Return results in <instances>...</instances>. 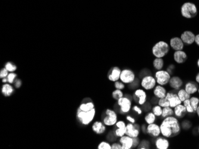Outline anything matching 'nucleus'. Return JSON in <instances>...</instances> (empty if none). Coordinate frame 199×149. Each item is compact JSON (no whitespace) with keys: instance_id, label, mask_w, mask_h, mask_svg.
<instances>
[{"instance_id":"1","label":"nucleus","mask_w":199,"mask_h":149,"mask_svg":"<svg viewBox=\"0 0 199 149\" xmlns=\"http://www.w3.org/2000/svg\"><path fill=\"white\" fill-rule=\"evenodd\" d=\"M161 135L168 139L176 137L181 133L182 128L178 118L170 116L161 119Z\"/></svg>"},{"instance_id":"2","label":"nucleus","mask_w":199,"mask_h":149,"mask_svg":"<svg viewBox=\"0 0 199 149\" xmlns=\"http://www.w3.org/2000/svg\"><path fill=\"white\" fill-rule=\"evenodd\" d=\"M132 95L125 94L116 101V105L119 108V112L122 115L128 114L132 108Z\"/></svg>"},{"instance_id":"3","label":"nucleus","mask_w":199,"mask_h":149,"mask_svg":"<svg viewBox=\"0 0 199 149\" xmlns=\"http://www.w3.org/2000/svg\"><path fill=\"white\" fill-rule=\"evenodd\" d=\"M96 115L95 108L88 112L82 111L77 108V118L79 122L83 126H86L91 124Z\"/></svg>"},{"instance_id":"4","label":"nucleus","mask_w":199,"mask_h":149,"mask_svg":"<svg viewBox=\"0 0 199 149\" xmlns=\"http://www.w3.org/2000/svg\"><path fill=\"white\" fill-rule=\"evenodd\" d=\"M170 51V45L165 41L157 42L152 48L153 55L156 58H163L167 55Z\"/></svg>"},{"instance_id":"5","label":"nucleus","mask_w":199,"mask_h":149,"mask_svg":"<svg viewBox=\"0 0 199 149\" xmlns=\"http://www.w3.org/2000/svg\"><path fill=\"white\" fill-rule=\"evenodd\" d=\"M104 115L102 118V121L107 127L114 126L119 119L117 112L113 109H106L104 111Z\"/></svg>"},{"instance_id":"6","label":"nucleus","mask_w":199,"mask_h":149,"mask_svg":"<svg viewBox=\"0 0 199 149\" xmlns=\"http://www.w3.org/2000/svg\"><path fill=\"white\" fill-rule=\"evenodd\" d=\"M147 92L142 88L135 89L132 94V100L135 104L143 106L148 101V94Z\"/></svg>"},{"instance_id":"7","label":"nucleus","mask_w":199,"mask_h":149,"mask_svg":"<svg viewBox=\"0 0 199 149\" xmlns=\"http://www.w3.org/2000/svg\"><path fill=\"white\" fill-rule=\"evenodd\" d=\"M157 85L154 76L151 74H147L141 78L139 85L142 89L147 92H151Z\"/></svg>"},{"instance_id":"8","label":"nucleus","mask_w":199,"mask_h":149,"mask_svg":"<svg viewBox=\"0 0 199 149\" xmlns=\"http://www.w3.org/2000/svg\"><path fill=\"white\" fill-rule=\"evenodd\" d=\"M154 76L156 80L157 85L161 86H168L169 82L171 78V75L166 70L156 71L154 72Z\"/></svg>"},{"instance_id":"9","label":"nucleus","mask_w":199,"mask_h":149,"mask_svg":"<svg viewBox=\"0 0 199 149\" xmlns=\"http://www.w3.org/2000/svg\"><path fill=\"white\" fill-rule=\"evenodd\" d=\"M181 14L185 18L192 19L197 14V9L196 5L192 2H185L181 7Z\"/></svg>"},{"instance_id":"10","label":"nucleus","mask_w":199,"mask_h":149,"mask_svg":"<svg viewBox=\"0 0 199 149\" xmlns=\"http://www.w3.org/2000/svg\"><path fill=\"white\" fill-rule=\"evenodd\" d=\"M136 76L135 72L128 68H125L121 71L120 80L124 84L130 85L136 80Z\"/></svg>"},{"instance_id":"11","label":"nucleus","mask_w":199,"mask_h":149,"mask_svg":"<svg viewBox=\"0 0 199 149\" xmlns=\"http://www.w3.org/2000/svg\"><path fill=\"white\" fill-rule=\"evenodd\" d=\"M141 133V126L138 123L132 124L130 122L127 123L126 127L125 135H128L132 138L139 137Z\"/></svg>"},{"instance_id":"12","label":"nucleus","mask_w":199,"mask_h":149,"mask_svg":"<svg viewBox=\"0 0 199 149\" xmlns=\"http://www.w3.org/2000/svg\"><path fill=\"white\" fill-rule=\"evenodd\" d=\"M147 135L154 139L161 135L160 124L157 122H154L147 125Z\"/></svg>"},{"instance_id":"13","label":"nucleus","mask_w":199,"mask_h":149,"mask_svg":"<svg viewBox=\"0 0 199 149\" xmlns=\"http://www.w3.org/2000/svg\"><path fill=\"white\" fill-rule=\"evenodd\" d=\"M153 145L156 149H168L170 147V141L168 138L161 135L154 139Z\"/></svg>"},{"instance_id":"14","label":"nucleus","mask_w":199,"mask_h":149,"mask_svg":"<svg viewBox=\"0 0 199 149\" xmlns=\"http://www.w3.org/2000/svg\"><path fill=\"white\" fill-rule=\"evenodd\" d=\"M126 124L127 123H126V122L122 119L118 120L115 124L113 130L117 138H120L125 135Z\"/></svg>"},{"instance_id":"15","label":"nucleus","mask_w":199,"mask_h":149,"mask_svg":"<svg viewBox=\"0 0 199 149\" xmlns=\"http://www.w3.org/2000/svg\"><path fill=\"white\" fill-rule=\"evenodd\" d=\"M165 98L168 101L170 104V107L174 108L178 105L182 103L183 102L179 99L176 92L174 90H170L168 92Z\"/></svg>"},{"instance_id":"16","label":"nucleus","mask_w":199,"mask_h":149,"mask_svg":"<svg viewBox=\"0 0 199 149\" xmlns=\"http://www.w3.org/2000/svg\"><path fill=\"white\" fill-rule=\"evenodd\" d=\"M184 85V81L182 79L177 76H171L169 82L168 86L172 90L178 91L182 88Z\"/></svg>"},{"instance_id":"17","label":"nucleus","mask_w":199,"mask_h":149,"mask_svg":"<svg viewBox=\"0 0 199 149\" xmlns=\"http://www.w3.org/2000/svg\"><path fill=\"white\" fill-rule=\"evenodd\" d=\"M107 126L104 124L101 121H95L92 123V131L97 135H103L107 131Z\"/></svg>"},{"instance_id":"18","label":"nucleus","mask_w":199,"mask_h":149,"mask_svg":"<svg viewBox=\"0 0 199 149\" xmlns=\"http://www.w3.org/2000/svg\"><path fill=\"white\" fill-rule=\"evenodd\" d=\"M121 71V68L118 67H112L107 74V79L109 81L113 83L119 80Z\"/></svg>"},{"instance_id":"19","label":"nucleus","mask_w":199,"mask_h":149,"mask_svg":"<svg viewBox=\"0 0 199 149\" xmlns=\"http://www.w3.org/2000/svg\"><path fill=\"white\" fill-rule=\"evenodd\" d=\"M168 90L165 86H161L159 85H157L152 90L153 95L157 99L165 98L166 96Z\"/></svg>"},{"instance_id":"20","label":"nucleus","mask_w":199,"mask_h":149,"mask_svg":"<svg viewBox=\"0 0 199 149\" xmlns=\"http://www.w3.org/2000/svg\"><path fill=\"white\" fill-rule=\"evenodd\" d=\"M169 45L170 47L175 51L183 50L184 47V42H183L181 38L178 37H174L170 39L169 41Z\"/></svg>"},{"instance_id":"21","label":"nucleus","mask_w":199,"mask_h":149,"mask_svg":"<svg viewBox=\"0 0 199 149\" xmlns=\"http://www.w3.org/2000/svg\"><path fill=\"white\" fill-rule=\"evenodd\" d=\"M196 35L191 31H185L181 34V39L186 45H192L195 41Z\"/></svg>"},{"instance_id":"22","label":"nucleus","mask_w":199,"mask_h":149,"mask_svg":"<svg viewBox=\"0 0 199 149\" xmlns=\"http://www.w3.org/2000/svg\"><path fill=\"white\" fill-rule=\"evenodd\" d=\"M119 141L122 146V149H133V138L125 135L120 137Z\"/></svg>"},{"instance_id":"23","label":"nucleus","mask_w":199,"mask_h":149,"mask_svg":"<svg viewBox=\"0 0 199 149\" xmlns=\"http://www.w3.org/2000/svg\"><path fill=\"white\" fill-rule=\"evenodd\" d=\"M174 116L178 119H183L187 114L186 108L183 103L178 105L174 108Z\"/></svg>"},{"instance_id":"24","label":"nucleus","mask_w":199,"mask_h":149,"mask_svg":"<svg viewBox=\"0 0 199 149\" xmlns=\"http://www.w3.org/2000/svg\"><path fill=\"white\" fill-rule=\"evenodd\" d=\"M174 60L177 64H183L187 60V55L183 50L176 51L174 53Z\"/></svg>"},{"instance_id":"25","label":"nucleus","mask_w":199,"mask_h":149,"mask_svg":"<svg viewBox=\"0 0 199 149\" xmlns=\"http://www.w3.org/2000/svg\"><path fill=\"white\" fill-rule=\"evenodd\" d=\"M196 82L194 81H188L185 84L184 89L185 91L190 95H193L197 93L198 91V86L196 84Z\"/></svg>"},{"instance_id":"26","label":"nucleus","mask_w":199,"mask_h":149,"mask_svg":"<svg viewBox=\"0 0 199 149\" xmlns=\"http://www.w3.org/2000/svg\"><path fill=\"white\" fill-rule=\"evenodd\" d=\"M1 90L3 96L5 97H10L15 92V87L8 83H4L1 87Z\"/></svg>"},{"instance_id":"27","label":"nucleus","mask_w":199,"mask_h":149,"mask_svg":"<svg viewBox=\"0 0 199 149\" xmlns=\"http://www.w3.org/2000/svg\"><path fill=\"white\" fill-rule=\"evenodd\" d=\"M78 108L82 111L88 112L95 108V104L91 99H89V101L82 102Z\"/></svg>"},{"instance_id":"28","label":"nucleus","mask_w":199,"mask_h":149,"mask_svg":"<svg viewBox=\"0 0 199 149\" xmlns=\"http://www.w3.org/2000/svg\"><path fill=\"white\" fill-rule=\"evenodd\" d=\"M157 117L153 114L152 110L147 112L144 117V123H146L147 125L156 122L157 121Z\"/></svg>"},{"instance_id":"29","label":"nucleus","mask_w":199,"mask_h":149,"mask_svg":"<svg viewBox=\"0 0 199 149\" xmlns=\"http://www.w3.org/2000/svg\"><path fill=\"white\" fill-rule=\"evenodd\" d=\"M164 65H165V62L162 58H156L153 60V67L156 71L163 70L164 67Z\"/></svg>"},{"instance_id":"30","label":"nucleus","mask_w":199,"mask_h":149,"mask_svg":"<svg viewBox=\"0 0 199 149\" xmlns=\"http://www.w3.org/2000/svg\"><path fill=\"white\" fill-rule=\"evenodd\" d=\"M176 93L182 102H184L187 99H189L192 96V95L188 94L183 88H181L179 90H178Z\"/></svg>"},{"instance_id":"31","label":"nucleus","mask_w":199,"mask_h":149,"mask_svg":"<svg viewBox=\"0 0 199 149\" xmlns=\"http://www.w3.org/2000/svg\"><path fill=\"white\" fill-rule=\"evenodd\" d=\"M170 116H174V108H172L170 106L163 108L161 118L163 119V118H166V117H170Z\"/></svg>"},{"instance_id":"32","label":"nucleus","mask_w":199,"mask_h":149,"mask_svg":"<svg viewBox=\"0 0 199 149\" xmlns=\"http://www.w3.org/2000/svg\"><path fill=\"white\" fill-rule=\"evenodd\" d=\"M162 110L163 108H161L158 104H156L152 106L151 110L157 118H161L162 114Z\"/></svg>"},{"instance_id":"33","label":"nucleus","mask_w":199,"mask_h":149,"mask_svg":"<svg viewBox=\"0 0 199 149\" xmlns=\"http://www.w3.org/2000/svg\"><path fill=\"white\" fill-rule=\"evenodd\" d=\"M152 146V143L147 139H143L140 141V143L138 146L137 149H150Z\"/></svg>"},{"instance_id":"34","label":"nucleus","mask_w":199,"mask_h":149,"mask_svg":"<svg viewBox=\"0 0 199 149\" xmlns=\"http://www.w3.org/2000/svg\"><path fill=\"white\" fill-rule=\"evenodd\" d=\"M124 96L125 94L123 92V90H119V89H115L112 93V97L116 101H117V100H119L120 98Z\"/></svg>"},{"instance_id":"35","label":"nucleus","mask_w":199,"mask_h":149,"mask_svg":"<svg viewBox=\"0 0 199 149\" xmlns=\"http://www.w3.org/2000/svg\"><path fill=\"white\" fill-rule=\"evenodd\" d=\"M190 102L192 105V108L194 112H196V110H197V107L199 105V97L197 96H191L190 98Z\"/></svg>"},{"instance_id":"36","label":"nucleus","mask_w":199,"mask_h":149,"mask_svg":"<svg viewBox=\"0 0 199 149\" xmlns=\"http://www.w3.org/2000/svg\"><path fill=\"white\" fill-rule=\"evenodd\" d=\"M98 149H112V144L108 141H102L97 146Z\"/></svg>"},{"instance_id":"37","label":"nucleus","mask_w":199,"mask_h":149,"mask_svg":"<svg viewBox=\"0 0 199 149\" xmlns=\"http://www.w3.org/2000/svg\"><path fill=\"white\" fill-rule=\"evenodd\" d=\"M183 104L184 105L187 110V112L188 114H194L196 113L194 112V110L192 109V105L190 104V99H187L185 101L183 102Z\"/></svg>"},{"instance_id":"38","label":"nucleus","mask_w":199,"mask_h":149,"mask_svg":"<svg viewBox=\"0 0 199 149\" xmlns=\"http://www.w3.org/2000/svg\"><path fill=\"white\" fill-rule=\"evenodd\" d=\"M8 83L12 85L14 84L15 79L17 78V74L15 72H10L7 77Z\"/></svg>"},{"instance_id":"39","label":"nucleus","mask_w":199,"mask_h":149,"mask_svg":"<svg viewBox=\"0 0 199 149\" xmlns=\"http://www.w3.org/2000/svg\"><path fill=\"white\" fill-rule=\"evenodd\" d=\"M140 106H141L138 105L137 104H135L132 106V110L138 115H142L144 110H143V108H141Z\"/></svg>"},{"instance_id":"40","label":"nucleus","mask_w":199,"mask_h":149,"mask_svg":"<svg viewBox=\"0 0 199 149\" xmlns=\"http://www.w3.org/2000/svg\"><path fill=\"white\" fill-rule=\"evenodd\" d=\"M9 72H15L17 70V66L14 63L7 62L5 64L4 67Z\"/></svg>"},{"instance_id":"41","label":"nucleus","mask_w":199,"mask_h":149,"mask_svg":"<svg viewBox=\"0 0 199 149\" xmlns=\"http://www.w3.org/2000/svg\"><path fill=\"white\" fill-rule=\"evenodd\" d=\"M114 87H115V89H119V90H123L126 87V85L124 84L119 80L118 81H116L114 82Z\"/></svg>"},{"instance_id":"42","label":"nucleus","mask_w":199,"mask_h":149,"mask_svg":"<svg viewBox=\"0 0 199 149\" xmlns=\"http://www.w3.org/2000/svg\"><path fill=\"white\" fill-rule=\"evenodd\" d=\"M157 104L161 106V108H165V107H167V106H169L170 104L168 101L165 97V98H161V99H159L158 100V102Z\"/></svg>"},{"instance_id":"43","label":"nucleus","mask_w":199,"mask_h":149,"mask_svg":"<svg viewBox=\"0 0 199 149\" xmlns=\"http://www.w3.org/2000/svg\"><path fill=\"white\" fill-rule=\"evenodd\" d=\"M117 137L116 136V135L115 134V133L113 131V130L112 131H110L108 134H107V141L110 142V143H113L114 141H116V139Z\"/></svg>"},{"instance_id":"44","label":"nucleus","mask_w":199,"mask_h":149,"mask_svg":"<svg viewBox=\"0 0 199 149\" xmlns=\"http://www.w3.org/2000/svg\"><path fill=\"white\" fill-rule=\"evenodd\" d=\"M181 126L182 129H183V130H188L192 126V123L188 120H184L181 123Z\"/></svg>"},{"instance_id":"45","label":"nucleus","mask_w":199,"mask_h":149,"mask_svg":"<svg viewBox=\"0 0 199 149\" xmlns=\"http://www.w3.org/2000/svg\"><path fill=\"white\" fill-rule=\"evenodd\" d=\"M9 71L4 67V68H2L1 70H0V79H2L3 78H5V77H7L9 74L8 72Z\"/></svg>"},{"instance_id":"46","label":"nucleus","mask_w":199,"mask_h":149,"mask_svg":"<svg viewBox=\"0 0 199 149\" xmlns=\"http://www.w3.org/2000/svg\"><path fill=\"white\" fill-rule=\"evenodd\" d=\"M111 144L112 149H122V146L119 141H114Z\"/></svg>"},{"instance_id":"47","label":"nucleus","mask_w":199,"mask_h":149,"mask_svg":"<svg viewBox=\"0 0 199 149\" xmlns=\"http://www.w3.org/2000/svg\"><path fill=\"white\" fill-rule=\"evenodd\" d=\"M126 121H127L128 122H130L132 124H135L136 123V119L134 118L133 116L127 114L125 117Z\"/></svg>"},{"instance_id":"48","label":"nucleus","mask_w":199,"mask_h":149,"mask_svg":"<svg viewBox=\"0 0 199 149\" xmlns=\"http://www.w3.org/2000/svg\"><path fill=\"white\" fill-rule=\"evenodd\" d=\"M133 149H135V148H137L138 147L139 143H140V141H141V139L139 138V137H135V138H133Z\"/></svg>"},{"instance_id":"49","label":"nucleus","mask_w":199,"mask_h":149,"mask_svg":"<svg viewBox=\"0 0 199 149\" xmlns=\"http://www.w3.org/2000/svg\"><path fill=\"white\" fill-rule=\"evenodd\" d=\"M22 85V81L19 79H15V81L14 83V87L15 89H19L20 88Z\"/></svg>"},{"instance_id":"50","label":"nucleus","mask_w":199,"mask_h":149,"mask_svg":"<svg viewBox=\"0 0 199 149\" xmlns=\"http://www.w3.org/2000/svg\"><path fill=\"white\" fill-rule=\"evenodd\" d=\"M175 65H174L173 64L169 65L168 67H167L166 70L168 71L169 72L170 74V75H171V76H172V74L174 73V71L175 68Z\"/></svg>"},{"instance_id":"51","label":"nucleus","mask_w":199,"mask_h":149,"mask_svg":"<svg viewBox=\"0 0 199 149\" xmlns=\"http://www.w3.org/2000/svg\"><path fill=\"white\" fill-rule=\"evenodd\" d=\"M141 131L142 133L147 135V124L146 123H144L141 126Z\"/></svg>"},{"instance_id":"52","label":"nucleus","mask_w":199,"mask_h":149,"mask_svg":"<svg viewBox=\"0 0 199 149\" xmlns=\"http://www.w3.org/2000/svg\"><path fill=\"white\" fill-rule=\"evenodd\" d=\"M194 42L197 44V45H198L199 47V34H197V35H196L195 41Z\"/></svg>"},{"instance_id":"53","label":"nucleus","mask_w":199,"mask_h":149,"mask_svg":"<svg viewBox=\"0 0 199 149\" xmlns=\"http://www.w3.org/2000/svg\"><path fill=\"white\" fill-rule=\"evenodd\" d=\"M195 80H196V82L199 85V72L196 74L195 77Z\"/></svg>"},{"instance_id":"54","label":"nucleus","mask_w":199,"mask_h":149,"mask_svg":"<svg viewBox=\"0 0 199 149\" xmlns=\"http://www.w3.org/2000/svg\"><path fill=\"white\" fill-rule=\"evenodd\" d=\"M1 81L2 83L4 84V83H8V80L7 77H5V78H3V79H1Z\"/></svg>"},{"instance_id":"55","label":"nucleus","mask_w":199,"mask_h":149,"mask_svg":"<svg viewBox=\"0 0 199 149\" xmlns=\"http://www.w3.org/2000/svg\"><path fill=\"white\" fill-rule=\"evenodd\" d=\"M196 114H197V117H198V118H199V106L197 107V110H196Z\"/></svg>"},{"instance_id":"56","label":"nucleus","mask_w":199,"mask_h":149,"mask_svg":"<svg viewBox=\"0 0 199 149\" xmlns=\"http://www.w3.org/2000/svg\"><path fill=\"white\" fill-rule=\"evenodd\" d=\"M197 66H198V67H199V59L198 60V61H197Z\"/></svg>"},{"instance_id":"57","label":"nucleus","mask_w":199,"mask_h":149,"mask_svg":"<svg viewBox=\"0 0 199 149\" xmlns=\"http://www.w3.org/2000/svg\"><path fill=\"white\" fill-rule=\"evenodd\" d=\"M197 132H198V134H199V126L197 127Z\"/></svg>"},{"instance_id":"58","label":"nucleus","mask_w":199,"mask_h":149,"mask_svg":"<svg viewBox=\"0 0 199 149\" xmlns=\"http://www.w3.org/2000/svg\"><path fill=\"white\" fill-rule=\"evenodd\" d=\"M197 93H198V94H199V89H198V91H197Z\"/></svg>"}]
</instances>
